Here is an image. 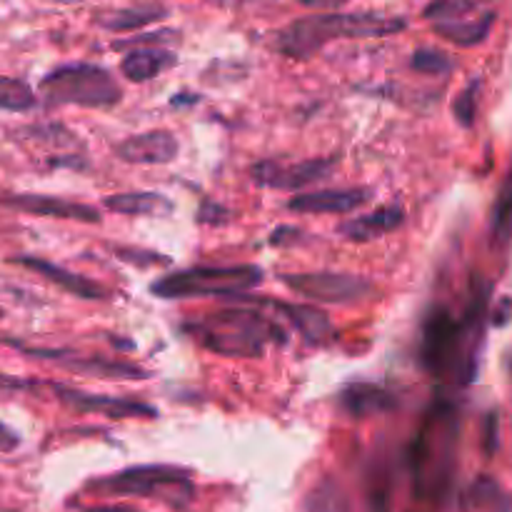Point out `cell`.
<instances>
[{
    "label": "cell",
    "mask_w": 512,
    "mask_h": 512,
    "mask_svg": "<svg viewBox=\"0 0 512 512\" xmlns=\"http://www.w3.org/2000/svg\"><path fill=\"white\" fill-rule=\"evenodd\" d=\"M298 3L313 10H338L343 5H348L350 0H298Z\"/></svg>",
    "instance_id": "34"
},
{
    "label": "cell",
    "mask_w": 512,
    "mask_h": 512,
    "mask_svg": "<svg viewBox=\"0 0 512 512\" xmlns=\"http://www.w3.org/2000/svg\"><path fill=\"white\" fill-rule=\"evenodd\" d=\"M453 58L438 48H418L410 58V68L423 75H445L453 70Z\"/></svg>",
    "instance_id": "28"
},
{
    "label": "cell",
    "mask_w": 512,
    "mask_h": 512,
    "mask_svg": "<svg viewBox=\"0 0 512 512\" xmlns=\"http://www.w3.org/2000/svg\"><path fill=\"white\" fill-rule=\"evenodd\" d=\"M198 220H200V223L220 225V223H225V220H230V213L225 208H220V205H208V203H205L203 208H200Z\"/></svg>",
    "instance_id": "31"
},
{
    "label": "cell",
    "mask_w": 512,
    "mask_h": 512,
    "mask_svg": "<svg viewBox=\"0 0 512 512\" xmlns=\"http://www.w3.org/2000/svg\"><path fill=\"white\" fill-rule=\"evenodd\" d=\"M85 490L95 495H118V498H150L168 505L170 510H185L195 498L190 473L175 465H135L90 480Z\"/></svg>",
    "instance_id": "5"
},
{
    "label": "cell",
    "mask_w": 512,
    "mask_h": 512,
    "mask_svg": "<svg viewBox=\"0 0 512 512\" xmlns=\"http://www.w3.org/2000/svg\"><path fill=\"white\" fill-rule=\"evenodd\" d=\"M405 18L383 13H315L290 20L273 38V48L285 58L308 60L330 45L345 38H385L405 30Z\"/></svg>",
    "instance_id": "4"
},
{
    "label": "cell",
    "mask_w": 512,
    "mask_h": 512,
    "mask_svg": "<svg viewBox=\"0 0 512 512\" xmlns=\"http://www.w3.org/2000/svg\"><path fill=\"white\" fill-rule=\"evenodd\" d=\"M373 200L370 188H340V190H315V193L295 195L288 200V210L303 215H345L363 208Z\"/></svg>",
    "instance_id": "17"
},
{
    "label": "cell",
    "mask_w": 512,
    "mask_h": 512,
    "mask_svg": "<svg viewBox=\"0 0 512 512\" xmlns=\"http://www.w3.org/2000/svg\"><path fill=\"white\" fill-rule=\"evenodd\" d=\"M183 333L203 350L223 358H263L270 345L288 343L283 325L250 303L200 315L183 325Z\"/></svg>",
    "instance_id": "2"
},
{
    "label": "cell",
    "mask_w": 512,
    "mask_h": 512,
    "mask_svg": "<svg viewBox=\"0 0 512 512\" xmlns=\"http://www.w3.org/2000/svg\"><path fill=\"white\" fill-rule=\"evenodd\" d=\"M470 503L483 512H512V498L490 478L475 480V485L470 488Z\"/></svg>",
    "instance_id": "26"
},
{
    "label": "cell",
    "mask_w": 512,
    "mask_h": 512,
    "mask_svg": "<svg viewBox=\"0 0 512 512\" xmlns=\"http://www.w3.org/2000/svg\"><path fill=\"white\" fill-rule=\"evenodd\" d=\"M178 138L170 130L128 135L115 145V155L130 165H165L178 158Z\"/></svg>",
    "instance_id": "16"
},
{
    "label": "cell",
    "mask_w": 512,
    "mask_h": 512,
    "mask_svg": "<svg viewBox=\"0 0 512 512\" xmlns=\"http://www.w3.org/2000/svg\"><path fill=\"white\" fill-rule=\"evenodd\" d=\"M265 273L260 265H195L175 270L150 285V293L163 300L188 298H233L263 285Z\"/></svg>",
    "instance_id": "6"
},
{
    "label": "cell",
    "mask_w": 512,
    "mask_h": 512,
    "mask_svg": "<svg viewBox=\"0 0 512 512\" xmlns=\"http://www.w3.org/2000/svg\"><path fill=\"white\" fill-rule=\"evenodd\" d=\"M305 512H350V498L338 480L325 475L305 498Z\"/></svg>",
    "instance_id": "24"
},
{
    "label": "cell",
    "mask_w": 512,
    "mask_h": 512,
    "mask_svg": "<svg viewBox=\"0 0 512 512\" xmlns=\"http://www.w3.org/2000/svg\"><path fill=\"white\" fill-rule=\"evenodd\" d=\"M338 168V158H310L300 163H280V160H258L250 168V180L260 188L295 193L308 185L330 178Z\"/></svg>",
    "instance_id": "11"
},
{
    "label": "cell",
    "mask_w": 512,
    "mask_h": 512,
    "mask_svg": "<svg viewBox=\"0 0 512 512\" xmlns=\"http://www.w3.org/2000/svg\"><path fill=\"white\" fill-rule=\"evenodd\" d=\"M103 205L120 215H150V218H168L175 210V203L160 193H115L103 200Z\"/></svg>",
    "instance_id": "22"
},
{
    "label": "cell",
    "mask_w": 512,
    "mask_h": 512,
    "mask_svg": "<svg viewBox=\"0 0 512 512\" xmlns=\"http://www.w3.org/2000/svg\"><path fill=\"white\" fill-rule=\"evenodd\" d=\"M488 295V283H475L463 318H455L448 305H433L425 313L420 328V365L433 378L455 375L463 385H470L478 378Z\"/></svg>",
    "instance_id": "1"
},
{
    "label": "cell",
    "mask_w": 512,
    "mask_h": 512,
    "mask_svg": "<svg viewBox=\"0 0 512 512\" xmlns=\"http://www.w3.org/2000/svg\"><path fill=\"white\" fill-rule=\"evenodd\" d=\"M20 448V435L0 420V453H13Z\"/></svg>",
    "instance_id": "32"
},
{
    "label": "cell",
    "mask_w": 512,
    "mask_h": 512,
    "mask_svg": "<svg viewBox=\"0 0 512 512\" xmlns=\"http://www.w3.org/2000/svg\"><path fill=\"white\" fill-rule=\"evenodd\" d=\"M48 108L78 105V108H113L123 100V88L108 68L95 63H63L43 75L38 85Z\"/></svg>",
    "instance_id": "7"
},
{
    "label": "cell",
    "mask_w": 512,
    "mask_h": 512,
    "mask_svg": "<svg viewBox=\"0 0 512 512\" xmlns=\"http://www.w3.org/2000/svg\"><path fill=\"white\" fill-rule=\"evenodd\" d=\"M178 63V55L165 48H135L120 60V73L133 83H148Z\"/></svg>",
    "instance_id": "21"
},
{
    "label": "cell",
    "mask_w": 512,
    "mask_h": 512,
    "mask_svg": "<svg viewBox=\"0 0 512 512\" xmlns=\"http://www.w3.org/2000/svg\"><path fill=\"white\" fill-rule=\"evenodd\" d=\"M280 283L293 293L303 295V298L315 300V303L328 305H353L360 300L373 298L375 285L363 275L353 273H330V270H320V273H283Z\"/></svg>",
    "instance_id": "9"
},
{
    "label": "cell",
    "mask_w": 512,
    "mask_h": 512,
    "mask_svg": "<svg viewBox=\"0 0 512 512\" xmlns=\"http://www.w3.org/2000/svg\"><path fill=\"white\" fill-rule=\"evenodd\" d=\"M458 445V408L435 400L408 450L413 490L420 500H440L450 490Z\"/></svg>",
    "instance_id": "3"
},
{
    "label": "cell",
    "mask_w": 512,
    "mask_h": 512,
    "mask_svg": "<svg viewBox=\"0 0 512 512\" xmlns=\"http://www.w3.org/2000/svg\"><path fill=\"white\" fill-rule=\"evenodd\" d=\"M498 450V415H488V433H485V453L493 455Z\"/></svg>",
    "instance_id": "33"
},
{
    "label": "cell",
    "mask_w": 512,
    "mask_h": 512,
    "mask_svg": "<svg viewBox=\"0 0 512 512\" xmlns=\"http://www.w3.org/2000/svg\"><path fill=\"white\" fill-rule=\"evenodd\" d=\"M405 223V210L400 203L380 205V208L370 210V213L350 218L338 225V235L348 243H373V240L383 238V235L395 233L400 225Z\"/></svg>",
    "instance_id": "18"
},
{
    "label": "cell",
    "mask_w": 512,
    "mask_h": 512,
    "mask_svg": "<svg viewBox=\"0 0 512 512\" xmlns=\"http://www.w3.org/2000/svg\"><path fill=\"white\" fill-rule=\"evenodd\" d=\"M0 318H3V308H0Z\"/></svg>",
    "instance_id": "36"
},
{
    "label": "cell",
    "mask_w": 512,
    "mask_h": 512,
    "mask_svg": "<svg viewBox=\"0 0 512 512\" xmlns=\"http://www.w3.org/2000/svg\"><path fill=\"white\" fill-rule=\"evenodd\" d=\"M8 263L20 265V268H25V270H33L35 275H40L43 280H48L50 285H55V288L65 290V293L75 295V298H80V300H110L113 298L110 288H105V285L95 283V280L85 278V275L73 273V270L63 268V265H55V263H50V260L38 258V255H13Z\"/></svg>",
    "instance_id": "15"
},
{
    "label": "cell",
    "mask_w": 512,
    "mask_h": 512,
    "mask_svg": "<svg viewBox=\"0 0 512 512\" xmlns=\"http://www.w3.org/2000/svg\"><path fill=\"white\" fill-rule=\"evenodd\" d=\"M8 345L18 348L20 353L28 358L43 360V363H53L58 368L70 370V373L88 375V378H103V380H150L153 373L135 363H125V360H108L103 355H83L73 353L65 348H28L23 343L8 340Z\"/></svg>",
    "instance_id": "10"
},
{
    "label": "cell",
    "mask_w": 512,
    "mask_h": 512,
    "mask_svg": "<svg viewBox=\"0 0 512 512\" xmlns=\"http://www.w3.org/2000/svg\"><path fill=\"white\" fill-rule=\"evenodd\" d=\"M38 105V95L25 80L0 75V110L8 113H28Z\"/></svg>",
    "instance_id": "25"
},
{
    "label": "cell",
    "mask_w": 512,
    "mask_h": 512,
    "mask_svg": "<svg viewBox=\"0 0 512 512\" xmlns=\"http://www.w3.org/2000/svg\"><path fill=\"white\" fill-rule=\"evenodd\" d=\"M45 388L55 395L58 403H63L65 408L75 410V413H95L113 420L158 418V410H155L153 405L143 403V400L115 398V395H103V393H85V390L70 388V385H63V383H45Z\"/></svg>",
    "instance_id": "12"
},
{
    "label": "cell",
    "mask_w": 512,
    "mask_h": 512,
    "mask_svg": "<svg viewBox=\"0 0 512 512\" xmlns=\"http://www.w3.org/2000/svg\"><path fill=\"white\" fill-rule=\"evenodd\" d=\"M480 85H483L480 83V78L470 80V83L460 90V95L455 98V103H453V115H455V120L463 125V128H473V123H475V115H478Z\"/></svg>",
    "instance_id": "29"
},
{
    "label": "cell",
    "mask_w": 512,
    "mask_h": 512,
    "mask_svg": "<svg viewBox=\"0 0 512 512\" xmlns=\"http://www.w3.org/2000/svg\"><path fill=\"white\" fill-rule=\"evenodd\" d=\"M490 240L498 248H508L512 243V170L505 175L498 198H495L493 215H490Z\"/></svg>",
    "instance_id": "23"
},
{
    "label": "cell",
    "mask_w": 512,
    "mask_h": 512,
    "mask_svg": "<svg viewBox=\"0 0 512 512\" xmlns=\"http://www.w3.org/2000/svg\"><path fill=\"white\" fill-rule=\"evenodd\" d=\"M170 10L163 3H135L128 8L115 10H100L95 13V25L110 33H130V30H140L145 25H153L158 20H165Z\"/></svg>",
    "instance_id": "20"
},
{
    "label": "cell",
    "mask_w": 512,
    "mask_h": 512,
    "mask_svg": "<svg viewBox=\"0 0 512 512\" xmlns=\"http://www.w3.org/2000/svg\"><path fill=\"white\" fill-rule=\"evenodd\" d=\"M435 33L458 48H475L490 35L495 23L493 10H480L475 0H433L423 10Z\"/></svg>",
    "instance_id": "8"
},
{
    "label": "cell",
    "mask_w": 512,
    "mask_h": 512,
    "mask_svg": "<svg viewBox=\"0 0 512 512\" xmlns=\"http://www.w3.org/2000/svg\"><path fill=\"white\" fill-rule=\"evenodd\" d=\"M233 300L238 303H250L255 308L273 310V313L283 315L290 325L300 333V338L308 345H323L325 340L333 335V323H330L328 315L318 308H310V305H298V303H285V300H273L263 298V295H233Z\"/></svg>",
    "instance_id": "14"
},
{
    "label": "cell",
    "mask_w": 512,
    "mask_h": 512,
    "mask_svg": "<svg viewBox=\"0 0 512 512\" xmlns=\"http://www.w3.org/2000/svg\"><path fill=\"white\" fill-rule=\"evenodd\" d=\"M0 205L18 213L35 215V218H53V220H75L85 225H100L103 215L95 205L80 203V200L60 198V195L43 193H5L0 195Z\"/></svg>",
    "instance_id": "13"
},
{
    "label": "cell",
    "mask_w": 512,
    "mask_h": 512,
    "mask_svg": "<svg viewBox=\"0 0 512 512\" xmlns=\"http://www.w3.org/2000/svg\"><path fill=\"white\" fill-rule=\"evenodd\" d=\"M83 512H138L133 508H125V505H95V508H80Z\"/></svg>",
    "instance_id": "35"
},
{
    "label": "cell",
    "mask_w": 512,
    "mask_h": 512,
    "mask_svg": "<svg viewBox=\"0 0 512 512\" xmlns=\"http://www.w3.org/2000/svg\"><path fill=\"white\" fill-rule=\"evenodd\" d=\"M25 138L35 140V143L50 145V148H75L80 145V140L75 138V133H70L65 125L60 123H45V125H30L23 130Z\"/></svg>",
    "instance_id": "27"
},
{
    "label": "cell",
    "mask_w": 512,
    "mask_h": 512,
    "mask_svg": "<svg viewBox=\"0 0 512 512\" xmlns=\"http://www.w3.org/2000/svg\"><path fill=\"white\" fill-rule=\"evenodd\" d=\"M338 405L353 418H370V415L388 413L398 405V398L388 388L375 383H350L340 390Z\"/></svg>",
    "instance_id": "19"
},
{
    "label": "cell",
    "mask_w": 512,
    "mask_h": 512,
    "mask_svg": "<svg viewBox=\"0 0 512 512\" xmlns=\"http://www.w3.org/2000/svg\"><path fill=\"white\" fill-rule=\"evenodd\" d=\"M113 253L118 255L120 260L133 265H168L170 258L165 255L153 253V250H135V248H123V245H115Z\"/></svg>",
    "instance_id": "30"
}]
</instances>
